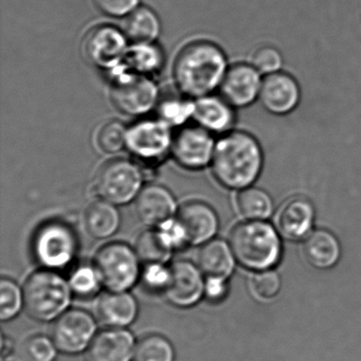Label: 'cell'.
<instances>
[{"instance_id":"cell-1","label":"cell","mask_w":361,"mask_h":361,"mask_svg":"<svg viewBox=\"0 0 361 361\" xmlns=\"http://www.w3.org/2000/svg\"><path fill=\"white\" fill-rule=\"evenodd\" d=\"M264 154L257 138L243 130L224 135L215 145L213 175L226 189L242 191L259 179Z\"/></svg>"},{"instance_id":"cell-2","label":"cell","mask_w":361,"mask_h":361,"mask_svg":"<svg viewBox=\"0 0 361 361\" xmlns=\"http://www.w3.org/2000/svg\"><path fill=\"white\" fill-rule=\"evenodd\" d=\"M228 62L221 48L208 41H196L183 47L173 67L179 92L188 98L200 99L221 87Z\"/></svg>"},{"instance_id":"cell-3","label":"cell","mask_w":361,"mask_h":361,"mask_svg":"<svg viewBox=\"0 0 361 361\" xmlns=\"http://www.w3.org/2000/svg\"><path fill=\"white\" fill-rule=\"evenodd\" d=\"M229 245L236 262L247 269L264 271L279 263L282 253L280 238L264 221H247L232 229Z\"/></svg>"},{"instance_id":"cell-4","label":"cell","mask_w":361,"mask_h":361,"mask_svg":"<svg viewBox=\"0 0 361 361\" xmlns=\"http://www.w3.org/2000/svg\"><path fill=\"white\" fill-rule=\"evenodd\" d=\"M23 290L27 314L42 322L56 320L64 314L73 295L68 280L56 270L45 268L33 272Z\"/></svg>"},{"instance_id":"cell-5","label":"cell","mask_w":361,"mask_h":361,"mask_svg":"<svg viewBox=\"0 0 361 361\" xmlns=\"http://www.w3.org/2000/svg\"><path fill=\"white\" fill-rule=\"evenodd\" d=\"M109 73L111 101L120 113L137 117L157 107L159 92L149 77L133 73L124 65Z\"/></svg>"},{"instance_id":"cell-6","label":"cell","mask_w":361,"mask_h":361,"mask_svg":"<svg viewBox=\"0 0 361 361\" xmlns=\"http://www.w3.org/2000/svg\"><path fill=\"white\" fill-rule=\"evenodd\" d=\"M140 262L135 248L114 242L99 249L94 266L107 290L128 291L142 274Z\"/></svg>"},{"instance_id":"cell-7","label":"cell","mask_w":361,"mask_h":361,"mask_svg":"<svg viewBox=\"0 0 361 361\" xmlns=\"http://www.w3.org/2000/svg\"><path fill=\"white\" fill-rule=\"evenodd\" d=\"M79 242L73 228L62 221H52L39 228L33 238V253L45 269H64L77 257Z\"/></svg>"},{"instance_id":"cell-8","label":"cell","mask_w":361,"mask_h":361,"mask_svg":"<svg viewBox=\"0 0 361 361\" xmlns=\"http://www.w3.org/2000/svg\"><path fill=\"white\" fill-rule=\"evenodd\" d=\"M94 185L101 200L122 206L136 200L143 189L142 171L130 160H111L101 166Z\"/></svg>"},{"instance_id":"cell-9","label":"cell","mask_w":361,"mask_h":361,"mask_svg":"<svg viewBox=\"0 0 361 361\" xmlns=\"http://www.w3.org/2000/svg\"><path fill=\"white\" fill-rule=\"evenodd\" d=\"M171 126L160 119L140 120L128 128L126 147L145 164L160 162L172 151Z\"/></svg>"},{"instance_id":"cell-10","label":"cell","mask_w":361,"mask_h":361,"mask_svg":"<svg viewBox=\"0 0 361 361\" xmlns=\"http://www.w3.org/2000/svg\"><path fill=\"white\" fill-rule=\"evenodd\" d=\"M128 37L113 26H98L88 31L82 44L86 60L103 71L119 68L128 54Z\"/></svg>"},{"instance_id":"cell-11","label":"cell","mask_w":361,"mask_h":361,"mask_svg":"<svg viewBox=\"0 0 361 361\" xmlns=\"http://www.w3.org/2000/svg\"><path fill=\"white\" fill-rule=\"evenodd\" d=\"M97 334L94 316L86 310L73 308L56 319L51 338L59 352L75 355L87 350Z\"/></svg>"},{"instance_id":"cell-12","label":"cell","mask_w":361,"mask_h":361,"mask_svg":"<svg viewBox=\"0 0 361 361\" xmlns=\"http://www.w3.org/2000/svg\"><path fill=\"white\" fill-rule=\"evenodd\" d=\"M214 139L202 126H185L173 138V157L183 168L202 170L212 162L215 149Z\"/></svg>"},{"instance_id":"cell-13","label":"cell","mask_w":361,"mask_h":361,"mask_svg":"<svg viewBox=\"0 0 361 361\" xmlns=\"http://www.w3.org/2000/svg\"><path fill=\"white\" fill-rule=\"evenodd\" d=\"M171 267V279L164 291L169 303L176 307L188 308L196 305L204 297L206 278L198 265L181 259Z\"/></svg>"},{"instance_id":"cell-14","label":"cell","mask_w":361,"mask_h":361,"mask_svg":"<svg viewBox=\"0 0 361 361\" xmlns=\"http://www.w3.org/2000/svg\"><path fill=\"white\" fill-rule=\"evenodd\" d=\"M262 82L261 73L252 65L240 63L229 67L219 90L232 107L243 109L259 100Z\"/></svg>"},{"instance_id":"cell-15","label":"cell","mask_w":361,"mask_h":361,"mask_svg":"<svg viewBox=\"0 0 361 361\" xmlns=\"http://www.w3.org/2000/svg\"><path fill=\"white\" fill-rule=\"evenodd\" d=\"M259 100L271 115L286 116L299 105L301 88L293 75L279 71L263 78Z\"/></svg>"},{"instance_id":"cell-16","label":"cell","mask_w":361,"mask_h":361,"mask_svg":"<svg viewBox=\"0 0 361 361\" xmlns=\"http://www.w3.org/2000/svg\"><path fill=\"white\" fill-rule=\"evenodd\" d=\"M176 219L185 230L188 244H206L219 231V216L214 209L206 202L198 200L185 202L177 211Z\"/></svg>"},{"instance_id":"cell-17","label":"cell","mask_w":361,"mask_h":361,"mask_svg":"<svg viewBox=\"0 0 361 361\" xmlns=\"http://www.w3.org/2000/svg\"><path fill=\"white\" fill-rule=\"evenodd\" d=\"M137 342L126 329L99 331L86 350L87 361H134Z\"/></svg>"},{"instance_id":"cell-18","label":"cell","mask_w":361,"mask_h":361,"mask_svg":"<svg viewBox=\"0 0 361 361\" xmlns=\"http://www.w3.org/2000/svg\"><path fill=\"white\" fill-rule=\"evenodd\" d=\"M137 216L145 225L159 227L176 214L177 204L173 194L161 185H147L137 196Z\"/></svg>"},{"instance_id":"cell-19","label":"cell","mask_w":361,"mask_h":361,"mask_svg":"<svg viewBox=\"0 0 361 361\" xmlns=\"http://www.w3.org/2000/svg\"><path fill=\"white\" fill-rule=\"evenodd\" d=\"M314 208L305 197H293L284 202L276 214V225L283 238L304 240L312 232Z\"/></svg>"},{"instance_id":"cell-20","label":"cell","mask_w":361,"mask_h":361,"mask_svg":"<svg viewBox=\"0 0 361 361\" xmlns=\"http://www.w3.org/2000/svg\"><path fill=\"white\" fill-rule=\"evenodd\" d=\"M138 302L128 291L107 290L97 304L99 320L111 329H126L138 317Z\"/></svg>"},{"instance_id":"cell-21","label":"cell","mask_w":361,"mask_h":361,"mask_svg":"<svg viewBox=\"0 0 361 361\" xmlns=\"http://www.w3.org/2000/svg\"><path fill=\"white\" fill-rule=\"evenodd\" d=\"M233 109L223 97L209 94L194 103L193 118L208 132L227 134L235 121Z\"/></svg>"},{"instance_id":"cell-22","label":"cell","mask_w":361,"mask_h":361,"mask_svg":"<svg viewBox=\"0 0 361 361\" xmlns=\"http://www.w3.org/2000/svg\"><path fill=\"white\" fill-rule=\"evenodd\" d=\"M231 247L223 240L213 238L202 245L197 255V265L206 279L228 280L235 266Z\"/></svg>"},{"instance_id":"cell-23","label":"cell","mask_w":361,"mask_h":361,"mask_svg":"<svg viewBox=\"0 0 361 361\" xmlns=\"http://www.w3.org/2000/svg\"><path fill=\"white\" fill-rule=\"evenodd\" d=\"M302 252L306 262L317 269H329L339 261L341 248L331 232L314 230L304 238Z\"/></svg>"},{"instance_id":"cell-24","label":"cell","mask_w":361,"mask_h":361,"mask_svg":"<svg viewBox=\"0 0 361 361\" xmlns=\"http://www.w3.org/2000/svg\"><path fill=\"white\" fill-rule=\"evenodd\" d=\"M121 216L115 204L105 200L92 202L84 214L86 231L96 240H106L119 230Z\"/></svg>"},{"instance_id":"cell-25","label":"cell","mask_w":361,"mask_h":361,"mask_svg":"<svg viewBox=\"0 0 361 361\" xmlns=\"http://www.w3.org/2000/svg\"><path fill=\"white\" fill-rule=\"evenodd\" d=\"M122 31L133 44L154 43L159 37L161 25L153 10L138 7L126 16Z\"/></svg>"},{"instance_id":"cell-26","label":"cell","mask_w":361,"mask_h":361,"mask_svg":"<svg viewBox=\"0 0 361 361\" xmlns=\"http://www.w3.org/2000/svg\"><path fill=\"white\" fill-rule=\"evenodd\" d=\"M164 64V52L154 43L134 44L128 48L123 63L128 71L145 77L159 73Z\"/></svg>"},{"instance_id":"cell-27","label":"cell","mask_w":361,"mask_h":361,"mask_svg":"<svg viewBox=\"0 0 361 361\" xmlns=\"http://www.w3.org/2000/svg\"><path fill=\"white\" fill-rule=\"evenodd\" d=\"M236 204L238 212L247 221H265L274 212L271 196L265 190L253 185L240 191Z\"/></svg>"},{"instance_id":"cell-28","label":"cell","mask_w":361,"mask_h":361,"mask_svg":"<svg viewBox=\"0 0 361 361\" xmlns=\"http://www.w3.org/2000/svg\"><path fill=\"white\" fill-rule=\"evenodd\" d=\"M135 251L145 264H166L172 257L173 250L166 246L158 230H145L137 238Z\"/></svg>"},{"instance_id":"cell-29","label":"cell","mask_w":361,"mask_h":361,"mask_svg":"<svg viewBox=\"0 0 361 361\" xmlns=\"http://www.w3.org/2000/svg\"><path fill=\"white\" fill-rule=\"evenodd\" d=\"M174 346L158 334L145 336L137 342L134 361H174Z\"/></svg>"},{"instance_id":"cell-30","label":"cell","mask_w":361,"mask_h":361,"mask_svg":"<svg viewBox=\"0 0 361 361\" xmlns=\"http://www.w3.org/2000/svg\"><path fill=\"white\" fill-rule=\"evenodd\" d=\"M158 119L169 126H183L193 117L194 103L181 97L170 96L159 99L157 104Z\"/></svg>"},{"instance_id":"cell-31","label":"cell","mask_w":361,"mask_h":361,"mask_svg":"<svg viewBox=\"0 0 361 361\" xmlns=\"http://www.w3.org/2000/svg\"><path fill=\"white\" fill-rule=\"evenodd\" d=\"M25 308L24 290L11 279L0 280V320L10 321Z\"/></svg>"},{"instance_id":"cell-32","label":"cell","mask_w":361,"mask_h":361,"mask_svg":"<svg viewBox=\"0 0 361 361\" xmlns=\"http://www.w3.org/2000/svg\"><path fill=\"white\" fill-rule=\"evenodd\" d=\"M59 350L51 337L35 335L27 338L20 348L22 361H54Z\"/></svg>"},{"instance_id":"cell-33","label":"cell","mask_w":361,"mask_h":361,"mask_svg":"<svg viewBox=\"0 0 361 361\" xmlns=\"http://www.w3.org/2000/svg\"><path fill=\"white\" fill-rule=\"evenodd\" d=\"M68 281L73 293L82 298L97 295L103 286L94 266H81L77 268Z\"/></svg>"},{"instance_id":"cell-34","label":"cell","mask_w":361,"mask_h":361,"mask_svg":"<svg viewBox=\"0 0 361 361\" xmlns=\"http://www.w3.org/2000/svg\"><path fill=\"white\" fill-rule=\"evenodd\" d=\"M128 128L120 121H109L102 126L97 136L99 147L105 153L116 154L126 147Z\"/></svg>"},{"instance_id":"cell-35","label":"cell","mask_w":361,"mask_h":361,"mask_svg":"<svg viewBox=\"0 0 361 361\" xmlns=\"http://www.w3.org/2000/svg\"><path fill=\"white\" fill-rule=\"evenodd\" d=\"M251 65L265 77L281 71L283 67V56L280 50L274 46H262L252 54Z\"/></svg>"},{"instance_id":"cell-36","label":"cell","mask_w":361,"mask_h":361,"mask_svg":"<svg viewBox=\"0 0 361 361\" xmlns=\"http://www.w3.org/2000/svg\"><path fill=\"white\" fill-rule=\"evenodd\" d=\"M251 288L261 299H271L281 289V280L271 269L257 271L251 279Z\"/></svg>"},{"instance_id":"cell-37","label":"cell","mask_w":361,"mask_h":361,"mask_svg":"<svg viewBox=\"0 0 361 361\" xmlns=\"http://www.w3.org/2000/svg\"><path fill=\"white\" fill-rule=\"evenodd\" d=\"M141 276L147 288L164 293L170 282L171 267L161 263L145 264Z\"/></svg>"},{"instance_id":"cell-38","label":"cell","mask_w":361,"mask_h":361,"mask_svg":"<svg viewBox=\"0 0 361 361\" xmlns=\"http://www.w3.org/2000/svg\"><path fill=\"white\" fill-rule=\"evenodd\" d=\"M157 230L166 246L172 249L173 251L183 248V246L188 245L185 230L181 227L176 217L169 219L168 221L157 227Z\"/></svg>"},{"instance_id":"cell-39","label":"cell","mask_w":361,"mask_h":361,"mask_svg":"<svg viewBox=\"0 0 361 361\" xmlns=\"http://www.w3.org/2000/svg\"><path fill=\"white\" fill-rule=\"evenodd\" d=\"M99 11L111 18H124L139 7L140 0H94Z\"/></svg>"},{"instance_id":"cell-40","label":"cell","mask_w":361,"mask_h":361,"mask_svg":"<svg viewBox=\"0 0 361 361\" xmlns=\"http://www.w3.org/2000/svg\"><path fill=\"white\" fill-rule=\"evenodd\" d=\"M227 280L224 279H206L204 297L212 302L221 301L227 295Z\"/></svg>"},{"instance_id":"cell-41","label":"cell","mask_w":361,"mask_h":361,"mask_svg":"<svg viewBox=\"0 0 361 361\" xmlns=\"http://www.w3.org/2000/svg\"><path fill=\"white\" fill-rule=\"evenodd\" d=\"M13 350V343L9 338L6 337V335H3L1 337V358L6 359L8 356H10Z\"/></svg>"}]
</instances>
